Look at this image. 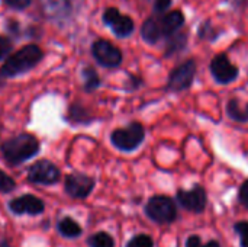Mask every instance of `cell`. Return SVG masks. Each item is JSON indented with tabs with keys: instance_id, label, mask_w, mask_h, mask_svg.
Masks as SVG:
<instances>
[{
	"instance_id": "obj_1",
	"label": "cell",
	"mask_w": 248,
	"mask_h": 247,
	"mask_svg": "<svg viewBox=\"0 0 248 247\" xmlns=\"http://www.w3.org/2000/svg\"><path fill=\"white\" fill-rule=\"evenodd\" d=\"M39 141L32 134H19L10 140H6L1 146V154L10 166H17L39 153Z\"/></svg>"
},
{
	"instance_id": "obj_2",
	"label": "cell",
	"mask_w": 248,
	"mask_h": 247,
	"mask_svg": "<svg viewBox=\"0 0 248 247\" xmlns=\"http://www.w3.org/2000/svg\"><path fill=\"white\" fill-rule=\"evenodd\" d=\"M44 57L42 49L38 45L29 44L22 49L12 54L3 64L0 73L6 77H15L33 68Z\"/></svg>"
},
{
	"instance_id": "obj_3",
	"label": "cell",
	"mask_w": 248,
	"mask_h": 247,
	"mask_svg": "<svg viewBox=\"0 0 248 247\" xmlns=\"http://www.w3.org/2000/svg\"><path fill=\"white\" fill-rule=\"evenodd\" d=\"M145 138V130L140 122H132L128 127L118 128L110 134V141L112 144L125 153L134 151L138 148Z\"/></svg>"
},
{
	"instance_id": "obj_4",
	"label": "cell",
	"mask_w": 248,
	"mask_h": 247,
	"mask_svg": "<svg viewBox=\"0 0 248 247\" xmlns=\"http://www.w3.org/2000/svg\"><path fill=\"white\" fill-rule=\"evenodd\" d=\"M145 214L151 221L157 224H171L177 217V208L171 198L157 195L147 202Z\"/></svg>"
},
{
	"instance_id": "obj_5",
	"label": "cell",
	"mask_w": 248,
	"mask_h": 247,
	"mask_svg": "<svg viewBox=\"0 0 248 247\" xmlns=\"http://www.w3.org/2000/svg\"><path fill=\"white\" fill-rule=\"evenodd\" d=\"M196 76V61L186 60L180 66H177L169 76L167 80V90L170 92H182L192 86Z\"/></svg>"
},
{
	"instance_id": "obj_6",
	"label": "cell",
	"mask_w": 248,
	"mask_h": 247,
	"mask_svg": "<svg viewBox=\"0 0 248 247\" xmlns=\"http://www.w3.org/2000/svg\"><path fill=\"white\" fill-rule=\"evenodd\" d=\"M28 181L35 185L49 186L60 181V170L48 160H39L33 163L28 170Z\"/></svg>"
},
{
	"instance_id": "obj_7",
	"label": "cell",
	"mask_w": 248,
	"mask_h": 247,
	"mask_svg": "<svg viewBox=\"0 0 248 247\" xmlns=\"http://www.w3.org/2000/svg\"><path fill=\"white\" fill-rule=\"evenodd\" d=\"M92 54L94 60L103 67H118L122 63V51L106 39H97L92 45Z\"/></svg>"
},
{
	"instance_id": "obj_8",
	"label": "cell",
	"mask_w": 248,
	"mask_h": 247,
	"mask_svg": "<svg viewBox=\"0 0 248 247\" xmlns=\"http://www.w3.org/2000/svg\"><path fill=\"white\" fill-rule=\"evenodd\" d=\"M103 22L112 29V32L119 38L129 36L134 29L135 23L131 16L121 13L116 7H108L103 13Z\"/></svg>"
},
{
	"instance_id": "obj_9",
	"label": "cell",
	"mask_w": 248,
	"mask_h": 247,
	"mask_svg": "<svg viewBox=\"0 0 248 247\" xmlns=\"http://www.w3.org/2000/svg\"><path fill=\"white\" fill-rule=\"evenodd\" d=\"M211 73L219 84H230L238 77V67L231 63L227 54H218L211 61Z\"/></svg>"
},
{
	"instance_id": "obj_10",
	"label": "cell",
	"mask_w": 248,
	"mask_h": 247,
	"mask_svg": "<svg viewBox=\"0 0 248 247\" xmlns=\"http://www.w3.org/2000/svg\"><path fill=\"white\" fill-rule=\"evenodd\" d=\"M94 188V179L83 175L73 173L65 178V192L74 199H86Z\"/></svg>"
},
{
	"instance_id": "obj_11",
	"label": "cell",
	"mask_w": 248,
	"mask_h": 247,
	"mask_svg": "<svg viewBox=\"0 0 248 247\" xmlns=\"http://www.w3.org/2000/svg\"><path fill=\"white\" fill-rule=\"evenodd\" d=\"M179 204L190 213H202L206 208V191L202 185H195L192 191H177Z\"/></svg>"
},
{
	"instance_id": "obj_12",
	"label": "cell",
	"mask_w": 248,
	"mask_h": 247,
	"mask_svg": "<svg viewBox=\"0 0 248 247\" xmlns=\"http://www.w3.org/2000/svg\"><path fill=\"white\" fill-rule=\"evenodd\" d=\"M9 210L16 215H25V214H28V215H39V214L44 213L45 205L38 197L26 194V195H22V197H17V198L12 199L9 202Z\"/></svg>"
},
{
	"instance_id": "obj_13",
	"label": "cell",
	"mask_w": 248,
	"mask_h": 247,
	"mask_svg": "<svg viewBox=\"0 0 248 247\" xmlns=\"http://www.w3.org/2000/svg\"><path fill=\"white\" fill-rule=\"evenodd\" d=\"M141 36L150 45H154L160 39L164 38V32H163L160 16H150L142 23V26H141Z\"/></svg>"
},
{
	"instance_id": "obj_14",
	"label": "cell",
	"mask_w": 248,
	"mask_h": 247,
	"mask_svg": "<svg viewBox=\"0 0 248 247\" xmlns=\"http://www.w3.org/2000/svg\"><path fill=\"white\" fill-rule=\"evenodd\" d=\"M185 19L186 17H185V13L182 10H171V12L166 13L164 16H160L164 38H169L173 33L179 32L180 28L185 25Z\"/></svg>"
},
{
	"instance_id": "obj_15",
	"label": "cell",
	"mask_w": 248,
	"mask_h": 247,
	"mask_svg": "<svg viewBox=\"0 0 248 247\" xmlns=\"http://www.w3.org/2000/svg\"><path fill=\"white\" fill-rule=\"evenodd\" d=\"M187 45V33L186 32H176L171 36L167 38V44H166V57H171L180 51H183Z\"/></svg>"
},
{
	"instance_id": "obj_16",
	"label": "cell",
	"mask_w": 248,
	"mask_h": 247,
	"mask_svg": "<svg viewBox=\"0 0 248 247\" xmlns=\"http://www.w3.org/2000/svg\"><path fill=\"white\" fill-rule=\"evenodd\" d=\"M44 10L52 17H64L70 12V0H42Z\"/></svg>"
},
{
	"instance_id": "obj_17",
	"label": "cell",
	"mask_w": 248,
	"mask_h": 247,
	"mask_svg": "<svg viewBox=\"0 0 248 247\" xmlns=\"http://www.w3.org/2000/svg\"><path fill=\"white\" fill-rule=\"evenodd\" d=\"M227 114L237 122H248V103L241 105L238 99H231L227 105Z\"/></svg>"
},
{
	"instance_id": "obj_18",
	"label": "cell",
	"mask_w": 248,
	"mask_h": 247,
	"mask_svg": "<svg viewBox=\"0 0 248 247\" xmlns=\"http://www.w3.org/2000/svg\"><path fill=\"white\" fill-rule=\"evenodd\" d=\"M57 229H58V233H60L61 236L68 237V239H76V237H78V236L81 234V231H83L81 227L76 223V220H73V218H70V217L62 218V220L58 223Z\"/></svg>"
},
{
	"instance_id": "obj_19",
	"label": "cell",
	"mask_w": 248,
	"mask_h": 247,
	"mask_svg": "<svg viewBox=\"0 0 248 247\" xmlns=\"http://www.w3.org/2000/svg\"><path fill=\"white\" fill-rule=\"evenodd\" d=\"M81 74L84 79V90L86 92H93L100 86V77L93 67H84Z\"/></svg>"
},
{
	"instance_id": "obj_20",
	"label": "cell",
	"mask_w": 248,
	"mask_h": 247,
	"mask_svg": "<svg viewBox=\"0 0 248 247\" xmlns=\"http://www.w3.org/2000/svg\"><path fill=\"white\" fill-rule=\"evenodd\" d=\"M221 33H222V31H221V29H218V28H215V26L212 25V22H211V20H205V22H202V23L199 25V29H198V35H199V38H202V39H208V41H215Z\"/></svg>"
},
{
	"instance_id": "obj_21",
	"label": "cell",
	"mask_w": 248,
	"mask_h": 247,
	"mask_svg": "<svg viewBox=\"0 0 248 247\" xmlns=\"http://www.w3.org/2000/svg\"><path fill=\"white\" fill-rule=\"evenodd\" d=\"M87 245L89 247H115V240L112 239L110 234L99 231L87 239Z\"/></svg>"
},
{
	"instance_id": "obj_22",
	"label": "cell",
	"mask_w": 248,
	"mask_h": 247,
	"mask_svg": "<svg viewBox=\"0 0 248 247\" xmlns=\"http://www.w3.org/2000/svg\"><path fill=\"white\" fill-rule=\"evenodd\" d=\"M68 116H70L71 121H76V122H80V124H84V122H89L90 121V118L86 114V111L81 106H78V105H73L70 108Z\"/></svg>"
},
{
	"instance_id": "obj_23",
	"label": "cell",
	"mask_w": 248,
	"mask_h": 247,
	"mask_svg": "<svg viewBox=\"0 0 248 247\" xmlns=\"http://www.w3.org/2000/svg\"><path fill=\"white\" fill-rule=\"evenodd\" d=\"M125 247H154V242L147 234H138L132 237Z\"/></svg>"
},
{
	"instance_id": "obj_24",
	"label": "cell",
	"mask_w": 248,
	"mask_h": 247,
	"mask_svg": "<svg viewBox=\"0 0 248 247\" xmlns=\"http://www.w3.org/2000/svg\"><path fill=\"white\" fill-rule=\"evenodd\" d=\"M16 188V182L0 169V194H9Z\"/></svg>"
},
{
	"instance_id": "obj_25",
	"label": "cell",
	"mask_w": 248,
	"mask_h": 247,
	"mask_svg": "<svg viewBox=\"0 0 248 247\" xmlns=\"http://www.w3.org/2000/svg\"><path fill=\"white\" fill-rule=\"evenodd\" d=\"M235 233L240 236L241 247H248V221H240L234 226Z\"/></svg>"
},
{
	"instance_id": "obj_26",
	"label": "cell",
	"mask_w": 248,
	"mask_h": 247,
	"mask_svg": "<svg viewBox=\"0 0 248 247\" xmlns=\"http://www.w3.org/2000/svg\"><path fill=\"white\" fill-rule=\"evenodd\" d=\"M171 4H173V0H154L153 12L155 16H164L166 13H169Z\"/></svg>"
},
{
	"instance_id": "obj_27",
	"label": "cell",
	"mask_w": 248,
	"mask_h": 247,
	"mask_svg": "<svg viewBox=\"0 0 248 247\" xmlns=\"http://www.w3.org/2000/svg\"><path fill=\"white\" fill-rule=\"evenodd\" d=\"M186 247H221L218 242L215 240H211L208 243H202V240L198 237V236H190L187 240H186Z\"/></svg>"
},
{
	"instance_id": "obj_28",
	"label": "cell",
	"mask_w": 248,
	"mask_h": 247,
	"mask_svg": "<svg viewBox=\"0 0 248 247\" xmlns=\"http://www.w3.org/2000/svg\"><path fill=\"white\" fill-rule=\"evenodd\" d=\"M12 48H13L12 41L9 38H6V36H1L0 35V60L6 58L10 54Z\"/></svg>"
},
{
	"instance_id": "obj_29",
	"label": "cell",
	"mask_w": 248,
	"mask_h": 247,
	"mask_svg": "<svg viewBox=\"0 0 248 247\" xmlns=\"http://www.w3.org/2000/svg\"><path fill=\"white\" fill-rule=\"evenodd\" d=\"M4 3L12 9L22 10V9H26L31 4V0H4Z\"/></svg>"
},
{
	"instance_id": "obj_30",
	"label": "cell",
	"mask_w": 248,
	"mask_h": 247,
	"mask_svg": "<svg viewBox=\"0 0 248 247\" xmlns=\"http://www.w3.org/2000/svg\"><path fill=\"white\" fill-rule=\"evenodd\" d=\"M240 202L248 208V181H246L240 188Z\"/></svg>"
},
{
	"instance_id": "obj_31",
	"label": "cell",
	"mask_w": 248,
	"mask_h": 247,
	"mask_svg": "<svg viewBox=\"0 0 248 247\" xmlns=\"http://www.w3.org/2000/svg\"><path fill=\"white\" fill-rule=\"evenodd\" d=\"M0 247H10V245L7 243V240H0Z\"/></svg>"
}]
</instances>
